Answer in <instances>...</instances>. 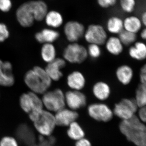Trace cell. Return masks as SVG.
<instances>
[{
	"label": "cell",
	"instance_id": "9c48e42d",
	"mask_svg": "<svg viewBox=\"0 0 146 146\" xmlns=\"http://www.w3.org/2000/svg\"><path fill=\"white\" fill-rule=\"evenodd\" d=\"M84 36L89 44H95L101 46L104 45L108 39L107 32L102 26L92 24L85 30Z\"/></svg>",
	"mask_w": 146,
	"mask_h": 146
},
{
	"label": "cell",
	"instance_id": "6da1fadb",
	"mask_svg": "<svg viewBox=\"0 0 146 146\" xmlns=\"http://www.w3.org/2000/svg\"><path fill=\"white\" fill-rule=\"evenodd\" d=\"M47 13L48 7L44 2L31 1L20 6L16 11V17L22 26L29 27L33 25L35 20H44Z\"/></svg>",
	"mask_w": 146,
	"mask_h": 146
},
{
	"label": "cell",
	"instance_id": "7a4b0ae2",
	"mask_svg": "<svg viewBox=\"0 0 146 146\" xmlns=\"http://www.w3.org/2000/svg\"><path fill=\"white\" fill-rule=\"evenodd\" d=\"M119 127L129 141L137 146L146 145V126L136 115L128 119L122 120Z\"/></svg>",
	"mask_w": 146,
	"mask_h": 146
},
{
	"label": "cell",
	"instance_id": "4fadbf2b",
	"mask_svg": "<svg viewBox=\"0 0 146 146\" xmlns=\"http://www.w3.org/2000/svg\"><path fill=\"white\" fill-rule=\"evenodd\" d=\"M17 140L26 146H31L36 142V136L32 129L27 124H21L16 128Z\"/></svg>",
	"mask_w": 146,
	"mask_h": 146
},
{
	"label": "cell",
	"instance_id": "30bf717a",
	"mask_svg": "<svg viewBox=\"0 0 146 146\" xmlns=\"http://www.w3.org/2000/svg\"><path fill=\"white\" fill-rule=\"evenodd\" d=\"M88 114L92 119L99 121L107 122L112 119L113 112L110 108L103 103H94L87 108Z\"/></svg>",
	"mask_w": 146,
	"mask_h": 146
},
{
	"label": "cell",
	"instance_id": "ba28073f",
	"mask_svg": "<svg viewBox=\"0 0 146 146\" xmlns=\"http://www.w3.org/2000/svg\"><path fill=\"white\" fill-rule=\"evenodd\" d=\"M138 108L134 99L123 98L115 104L113 114L122 120L128 119L135 115Z\"/></svg>",
	"mask_w": 146,
	"mask_h": 146
},
{
	"label": "cell",
	"instance_id": "836d02e7",
	"mask_svg": "<svg viewBox=\"0 0 146 146\" xmlns=\"http://www.w3.org/2000/svg\"><path fill=\"white\" fill-rule=\"evenodd\" d=\"M9 32L5 25L0 23V43L3 42L9 36Z\"/></svg>",
	"mask_w": 146,
	"mask_h": 146
},
{
	"label": "cell",
	"instance_id": "e0dca14e",
	"mask_svg": "<svg viewBox=\"0 0 146 146\" xmlns=\"http://www.w3.org/2000/svg\"><path fill=\"white\" fill-rule=\"evenodd\" d=\"M12 71V66L10 62L0 60V85L11 86L13 85L15 79Z\"/></svg>",
	"mask_w": 146,
	"mask_h": 146
},
{
	"label": "cell",
	"instance_id": "f546056e",
	"mask_svg": "<svg viewBox=\"0 0 146 146\" xmlns=\"http://www.w3.org/2000/svg\"><path fill=\"white\" fill-rule=\"evenodd\" d=\"M41 135L39 137V142L31 146H53L56 143V138L52 136H46Z\"/></svg>",
	"mask_w": 146,
	"mask_h": 146
},
{
	"label": "cell",
	"instance_id": "4dcf8cb0",
	"mask_svg": "<svg viewBox=\"0 0 146 146\" xmlns=\"http://www.w3.org/2000/svg\"><path fill=\"white\" fill-rule=\"evenodd\" d=\"M88 56L93 59H97L102 54L100 46L95 44H89L87 48Z\"/></svg>",
	"mask_w": 146,
	"mask_h": 146
},
{
	"label": "cell",
	"instance_id": "3957f363",
	"mask_svg": "<svg viewBox=\"0 0 146 146\" xmlns=\"http://www.w3.org/2000/svg\"><path fill=\"white\" fill-rule=\"evenodd\" d=\"M52 81L45 69L39 66H35L27 72L25 76L27 86L36 94H43L48 91Z\"/></svg>",
	"mask_w": 146,
	"mask_h": 146
},
{
	"label": "cell",
	"instance_id": "b9f144b4",
	"mask_svg": "<svg viewBox=\"0 0 146 146\" xmlns=\"http://www.w3.org/2000/svg\"><path fill=\"white\" fill-rule=\"evenodd\" d=\"M145 146H146V145Z\"/></svg>",
	"mask_w": 146,
	"mask_h": 146
},
{
	"label": "cell",
	"instance_id": "1f68e13d",
	"mask_svg": "<svg viewBox=\"0 0 146 146\" xmlns=\"http://www.w3.org/2000/svg\"><path fill=\"white\" fill-rule=\"evenodd\" d=\"M120 5L125 12L127 13H131L135 8L136 1L135 0H121Z\"/></svg>",
	"mask_w": 146,
	"mask_h": 146
},
{
	"label": "cell",
	"instance_id": "d4e9b609",
	"mask_svg": "<svg viewBox=\"0 0 146 146\" xmlns=\"http://www.w3.org/2000/svg\"><path fill=\"white\" fill-rule=\"evenodd\" d=\"M45 18L47 25L53 28L59 27L63 23V16L59 12L55 11L48 12Z\"/></svg>",
	"mask_w": 146,
	"mask_h": 146
},
{
	"label": "cell",
	"instance_id": "7c38bea8",
	"mask_svg": "<svg viewBox=\"0 0 146 146\" xmlns=\"http://www.w3.org/2000/svg\"><path fill=\"white\" fill-rule=\"evenodd\" d=\"M65 104L69 109L76 111L86 106L87 98L81 91L69 90L65 93Z\"/></svg>",
	"mask_w": 146,
	"mask_h": 146
},
{
	"label": "cell",
	"instance_id": "4316f807",
	"mask_svg": "<svg viewBox=\"0 0 146 146\" xmlns=\"http://www.w3.org/2000/svg\"><path fill=\"white\" fill-rule=\"evenodd\" d=\"M67 134L73 140L78 141L84 138V132L78 123L75 121L69 126Z\"/></svg>",
	"mask_w": 146,
	"mask_h": 146
},
{
	"label": "cell",
	"instance_id": "8fae6325",
	"mask_svg": "<svg viewBox=\"0 0 146 146\" xmlns=\"http://www.w3.org/2000/svg\"><path fill=\"white\" fill-rule=\"evenodd\" d=\"M85 31L84 26L76 21L67 22L63 28L65 37L70 43L78 42L84 36Z\"/></svg>",
	"mask_w": 146,
	"mask_h": 146
},
{
	"label": "cell",
	"instance_id": "8d00e7d4",
	"mask_svg": "<svg viewBox=\"0 0 146 146\" xmlns=\"http://www.w3.org/2000/svg\"><path fill=\"white\" fill-rule=\"evenodd\" d=\"M139 78L141 83L146 84V63L142 66L140 70Z\"/></svg>",
	"mask_w": 146,
	"mask_h": 146
},
{
	"label": "cell",
	"instance_id": "d6986e66",
	"mask_svg": "<svg viewBox=\"0 0 146 146\" xmlns=\"http://www.w3.org/2000/svg\"><path fill=\"white\" fill-rule=\"evenodd\" d=\"M133 69L127 65H120L115 72V76L118 81L123 85L129 84L133 80Z\"/></svg>",
	"mask_w": 146,
	"mask_h": 146
},
{
	"label": "cell",
	"instance_id": "d590c367",
	"mask_svg": "<svg viewBox=\"0 0 146 146\" xmlns=\"http://www.w3.org/2000/svg\"><path fill=\"white\" fill-rule=\"evenodd\" d=\"M11 7V0H0V10L7 12Z\"/></svg>",
	"mask_w": 146,
	"mask_h": 146
},
{
	"label": "cell",
	"instance_id": "9a60e30c",
	"mask_svg": "<svg viewBox=\"0 0 146 146\" xmlns=\"http://www.w3.org/2000/svg\"><path fill=\"white\" fill-rule=\"evenodd\" d=\"M54 117L56 125L69 126L72 123L76 121L78 117V114L76 111L65 108L56 112Z\"/></svg>",
	"mask_w": 146,
	"mask_h": 146
},
{
	"label": "cell",
	"instance_id": "f35d334b",
	"mask_svg": "<svg viewBox=\"0 0 146 146\" xmlns=\"http://www.w3.org/2000/svg\"><path fill=\"white\" fill-rule=\"evenodd\" d=\"M75 146H92L90 141L84 138L77 141Z\"/></svg>",
	"mask_w": 146,
	"mask_h": 146
},
{
	"label": "cell",
	"instance_id": "ffe728a7",
	"mask_svg": "<svg viewBox=\"0 0 146 146\" xmlns=\"http://www.w3.org/2000/svg\"><path fill=\"white\" fill-rule=\"evenodd\" d=\"M60 34L58 31L52 29H45L35 34L36 41L41 44L53 43L59 38Z\"/></svg>",
	"mask_w": 146,
	"mask_h": 146
},
{
	"label": "cell",
	"instance_id": "44dd1931",
	"mask_svg": "<svg viewBox=\"0 0 146 146\" xmlns=\"http://www.w3.org/2000/svg\"><path fill=\"white\" fill-rule=\"evenodd\" d=\"M104 45L108 52L112 55H119L123 50L124 46L118 36H111L108 38Z\"/></svg>",
	"mask_w": 146,
	"mask_h": 146
},
{
	"label": "cell",
	"instance_id": "d6a6232c",
	"mask_svg": "<svg viewBox=\"0 0 146 146\" xmlns=\"http://www.w3.org/2000/svg\"><path fill=\"white\" fill-rule=\"evenodd\" d=\"M0 146H18V145L15 138L11 136H5L0 141Z\"/></svg>",
	"mask_w": 146,
	"mask_h": 146
},
{
	"label": "cell",
	"instance_id": "277c9868",
	"mask_svg": "<svg viewBox=\"0 0 146 146\" xmlns=\"http://www.w3.org/2000/svg\"><path fill=\"white\" fill-rule=\"evenodd\" d=\"M20 104L24 112L28 114L29 117L32 121L44 110L42 99L32 91L21 96Z\"/></svg>",
	"mask_w": 146,
	"mask_h": 146
},
{
	"label": "cell",
	"instance_id": "603a6c76",
	"mask_svg": "<svg viewBox=\"0 0 146 146\" xmlns=\"http://www.w3.org/2000/svg\"><path fill=\"white\" fill-rule=\"evenodd\" d=\"M142 25L141 19L135 16L128 17L123 21L124 30L135 34L141 30Z\"/></svg>",
	"mask_w": 146,
	"mask_h": 146
},
{
	"label": "cell",
	"instance_id": "484cf974",
	"mask_svg": "<svg viewBox=\"0 0 146 146\" xmlns=\"http://www.w3.org/2000/svg\"><path fill=\"white\" fill-rule=\"evenodd\" d=\"M106 28L110 33L119 35L124 30L123 21L118 17H111L107 21Z\"/></svg>",
	"mask_w": 146,
	"mask_h": 146
},
{
	"label": "cell",
	"instance_id": "8992f818",
	"mask_svg": "<svg viewBox=\"0 0 146 146\" xmlns=\"http://www.w3.org/2000/svg\"><path fill=\"white\" fill-rule=\"evenodd\" d=\"M88 56L87 48L78 42L70 43L63 50V59L71 64H81Z\"/></svg>",
	"mask_w": 146,
	"mask_h": 146
},
{
	"label": "cell",
	"instance_id": "e575fe53",
	"mask_svg": "<svg viewBox=\"0 0 146 146\" xmlns=\"http://www.w3.org/2000/svg\"><path fill=\"white\" fill-rule=\"evenodd\" d=\"M100 6L104 8H107L115 5L117 0H97Z\"/></svg>",
	"mask_w": 146,
	"mask_h": 146
},
{
	"label": "cell",
	"instance_id": "ac0fdd59",
	"mask_svg": "<svg viewBox=\"0 0 146 146\" xmlns=\"http://www.w3.org/2000/svg\"><path fill=\"white\" fill-rule=\"evenodd\" d=\"M92 92L96 99L100 101H104L110 97L111 88L109 84L106 82L98 81L92 86Z\"/></svg>",
	"mask_w": 146,
	"mask_h": 146
},
{
	"label": "cell",
	"instance_id": "52a82bcc",
	"mask_svg": "<svg viewBox=\"0 0 146 146\" xmlns=\"http://www.w3.org/2000/svg\"><path fill=\"white\" fill-rule=\"evenodd\" d=\"M35 129L42 136H51L56 126L54 115L47 110H43L33 121Z\"/></svg>",
	"mask_w": 146,
	"mask_h": 146
},
{
	"label": "cell",
	"instance_id": "ab89813d",
	"mask_svg": "<svg viewBox=\"0 0 146 146\" xmlns=\"http://www.w3.org/2000/svg\"><path fill=\"white\" fill-rule=\"evenodd\" d=\"M141 20L142 24L146 27V11L142 14Z\"/></svg>",
	"mask_w": 146,
	"mask_h": 146
},
{
	"label": "cell",
	"instance_id": "f1b7e54d",
	"mask_svg": "<svg viewBox=\"0 0 146 146\" xmlns=\"http://www.w3.org/2000/svg\"><path fill=\"white\" fill-rule=\"evenodd\" d=\"M118 35V37L123 46H130L134 44L137 39L136 34L125 30L121 32Z\"/></svg>",
	"mask_w": 146,
	"mask_h": 146
},
{
	"label": "cell",
	"instance_id": "2e32d148",
	"mask_svg": "<svg viewBox=\"0 0 146 146\" xmlns=\"http://www.w3.org/2000/svg\"><path fill=\"white\" fill-rule=\"evenodd\" d=\"M66 83L70 90L81 91L86 86V79L82 72L75 70L67 76Z\"/></svg>",
	"mask_w": 146,
	"mask_h": 146
},
{
	"label": "cell",
	"instance_id": "5b68a950",
	"mask_svg": "<svg viewBox=\"0 0 146 146\" xmlns=\"http://www.w3.org/2000/svg\"><path fill=\"white\" fill-rule=\"evenodd\" d=\"M43 95L42 100L43 105L50 112H58L66 106L65 93L62 89L56 88L48 91Z\"/></svg>",
	"mask_w": 146,
	"mask_h": 146
},
{
	"label": "cell",
	"instance_id": "60d3db41",
	"mask_svg": "<svg viewBox=\"0 0 146 146\" xmlns=\"http://www.w3.org/2000/svg\"><path fill=\"white\" fill-rule=\"evenodd\" d=\"M141 36L142 39L146 41V28L143 29L141 31Z\"/></svg>",
	"mask_w": 146,
	"mask_h": 146
},
{
	"label": "cell",
	"instance_id": "cb8c5ba5",
	"mask_svg": "<svg viewBox=\"0 0 146 146\" xmlns=\"http://www.w3.org/2000/svg\"><path fill=\"white\" fill-rule=\"evenodd\" d=\"M41 56L44 61L48 63L56 58V50L52 43L44 44L41 49Z\"/></svg>",
	"mask_w": 146,
	"mask_h": 146
},
{
	"label": "cell",
	"instance_id": "83f0119b",
	"mask_svg": "<svg viewBox=\"0 0 146 146\" xmlns=\"http://www.w3.org/2000/svg\"><path fill=\"white\" fill-rule=\"evenodd\" d=\"M134 100L139 108L146 106V84L140 83L138 84Z\"/></svg>",
	"mask_w": 146,
	"mask_h": 146
},
{
	"label": "cell",
	"instance_id": "5bb4252c",
	"mask_svg": "<svg viewBox=\"0 0 146 146\" xmlns=\"http://www.w3.org/2000/svg\"><path fill=\"white\" fill-rule=\"evenodd\" d=\"M66 63L63 58L56 57L52 62L48 63L45 70L52 81H59L63 77L62 70L66 66Z\"/></svg>",
	"mask_w": 146,
	"mask_h": 146
},
{
	"label": "cell",
	"instance_id": "7402d4cb",
	"mask_svg": "<svg viewBox=\"0 0 146 146\" xmlns=\"http://www.w3.org/2000/svg\"><path fill=\"white\" fill-rule=\"evenodd\" d=\"M128 53L131 58L137 60H143L146 59V45L143 42H136L130 46Z\"/></svg>",
	"mask_w": 146,
	"mask_h": 146
},
{
	"label": "cell",
	"instance_id": "74e56055",
	"mask_svg": "<svg viewBox=\"0 0 146 146\" xmlns=\"http://www.w3.org/2000/svg\"><path fill=\"white\" fill-rule=\"evenodd\" d=\"M138 116L141 121L146 123V106L140 108L138 111Z\"/></svg>",
	"mask_w": 146,
	"mask_h": 146
}]
</instances>
